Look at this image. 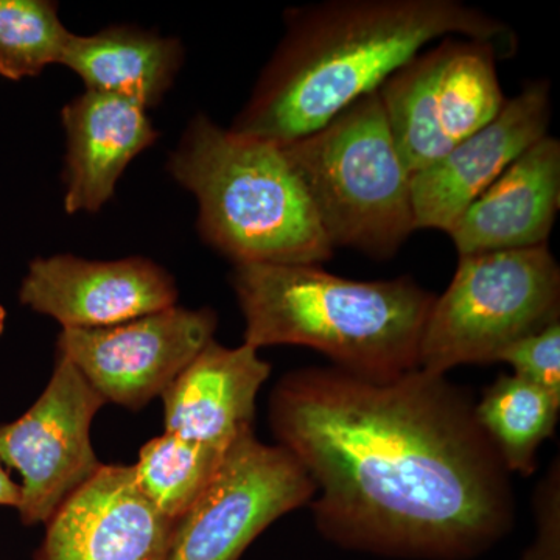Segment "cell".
I'll list each match as a JSON object with an SVG mask.
<instances>
[{
  "label": "cell",
  "mask_w": 560,
  "mask_h": 560,
  "mask_svg": "<svg viewBox=\"0 0 560 560\" xmlns=\"http://www.w3.org/2000/svg\"><path fill=\"white\" fill-rule=\"evenodd\" d=\"M68 139L65 209L95 212L116 190L121 173L158 131L142 106L116 95L86 91L62 108Z\"/></svg>",
  "instance_id": "2e32d148"
},
{
  "label": "cell",
  "mask_w": 560,
  "mask_h": 560,
  "mask_svg": "<svg viewBox=\"0 0 560 560\" xmlns=\"http://www.w3.org/2000/svg\"><path fill=\"white\" fill-rule=\"evenodd\" d=\"M176 526L140 492L132 466L103 464L47 521L35 560H168Z\"/></svg>",
  "instance_id": "7c38bea8"
},
{
  "label": "cell",
  "mask_w": 560,
  "mask_h": 560,
  "mask_svg": "<svg viewBox=\"0 0 560 560\" xmlns=\"http://www.w3.org/2000/svg\"><path fill=\"white\" fill-rule=\"evenodd\" d=\"M245 345L304 346L335 368L390 382L419 368L420 340L436 294L410 276L353 280L320 265H235Z\"/></svg>",
  "instance_id": "3957f363"
},
{
  "label": "cell",
  "mask_w": 560,
  "mask_h": 560,
  "mask_svg": "<svg viewBox=\"0 0 560 560\" xmlns=\"http://www.w3.org/2000/svg\"><path fill=\"white\" fill-rule=\"evenodd\" d=\"M217 313L173 305L102 329H62L57 353L106 404L128 410L161 397L215 335Z\"/></svg>",
  "instance_id": "30bf717a"
},
{
  "label": "cell",
  "mask_w": 560,
  "mask_h": 560,
  "mask_svg": "<svg viewBox=\"0 0 560 560\" xmlns=\"http://www.w3.org/2000/svg\"><path fill=\"white\" fill-rule=\"evenodd\" d=\"M20 301L62 329H102L173 307L178 289L143 257L95 261L61 254L32 261Z\"/></svg>",
  "instance_id": "4fadbf2b"
},
{
  "label": "cell",
  "mask_w": 560,
  "mask_h": 560,
  "mask_svg": "<svg viewBox=\"0 0 560 560\" xmlns=\"http://www.w3.org/2000/svg\"><path fill=\"white\" fill-rule=\"evenodd\" d=\"M168 171L197 197L202 238L235 265H323L334 257L282 145L198 116Z\"/></svg>",
  "instance_id": "277c9868"
},
{
  "label": "cell",
  "mask_w": 560,
  "mask_h": 560,
  "mask_svg": "<svg viewBox=\"0 0 560 560\" xmlns=\"http://www.w3.org/2000/svg\"><path fill=\"white\" fill-rule=\"evenodd\" d=\"M285 35L230 130L293 142L377 92L427 44L447 36L517 50L510 25L459 0H326L285 11Z\"/></svg>",
  "instance_id": "7a4b0ae2"
},
{
  "label": "cell",
  "mask_w": 560,
  "mask_h": 560,
  "mask_svg": "<svg viewBox=\"0 0 560 560\" xmlns=\"http://www.w3.org/2000/svg\"><path fill=\"white\" fill-rule=\"evenodd\" d=\"M5 320H7V312L5 308L0 305V335L3 334V329H5Z\"/></svg>",
  "instance_id": "cb8c5ba5"
},
{
  "label": "cell",
  "mask_w": 560,
  "mask_h": 560,
  "mask_svg": "<svg viewBox=\"0 0 560 560\" xmlns=\"http://www.w3.org/2000/svg\"><path fill=\"white\" fill-rule=\"evenodd\" d=\"M551 83L533 80L506 98L499 116L453 147L441 160L411 176L416 231L452 230L464 210L501 173L548 135Z\"/></svg>",
  "instance_id": "8fae6325"
},
{
  "label": "cell",
  "mask_w": 560,
  "mask_h": 560,
  "mask_svg": "<svg viewBox=\"0 0 560 560\" xmlns=\"http://www.w3.org/2000/svg\"><path fill=\"white\" fill-rule=\"evenodd\" d=\"M560 208V142L547 135L482 191L448 231L459 257L548 245Z\"/></svg>",
  "instance_id": "5bb4252c"
},
{
  "label": "cell",
  "mask_w": 560,
  "mask_h": 560,
  "mask_svg": "<svg viewBox=\"0 0 560 560\" xmlns=\"http://www.w3.org/2000/svg\"><path fill=\"white\" fill-rule=\"evenodd\" d=\"M537 517L536 545L525 560H559L560 530V467L559 459L552 463L547 477L537 488L534 499Z\"/></svg>",
  "instance_id": "7402d4cb"
},
{
  "label": "cell",
  "mask_w": 560,
  "mask_h": 560,
  "mask_svg": "<svg viewBox=\"0 0 560 560\" xmlns=\"http://www.w3.org/2000/svg\"><path fill=\"white\" fill-rule=\"evenodd\" d=\"M499 58L503 54L488 40L447 36L378 88L390 135L411 175L499 116L506 102Z\"/></svg>",
  "instance_id": "52a82bcc"
},
{
  "label": "cell",
  "mask_w": 560,
  "mask_h": 560,
  "mask_svg": "<svg viewBox=\"0 0 560 560\" xmlns=\"http://www.w3.org/2000/svg\"><path fill=\"white\" fill-rule=\"evenodd\" d=\"M560 400L515 375H500L475 404V418L512 474L529 477L540 445L555 433Z\"/></svg>",
  "instance_id": "ac0fdd59"
},
{
  "label": "cell",
  "mask_w": 560,
  "mask_h": 560,
  "mask_svg": "<svg viewBox=\"0 0 560 560\" xmlns=\"http://www.w3.org/2000/svg\"><path fill=\"white\" fill-rule=\"evenodd\" d=\"M270 425L315 482L316 526L342 547L469 558L514 522L510 471L445 375L381 383L302 368L272 389Z\"/></svg>",
  "instance_id": "6da1fadb"
},
{
  "label": "cell",
  "mask_w": 560,
  "mask_h": 560,
  "mask_svg": "<svg viewBox=\"0 0 560 560\" xmlns=\"http://www.w3.org/2000/svg\"><path fill=\"white\" fill-rule=\"evenodd\" d=\"M106 401L57 353L46 389L31 410L0 425V463L20 474L21 522L44 523L101 470L91 427Z\"/></svg>",
  "instance_id": "9c48e42d"
},
{
  "label": "cell",
  "mask_w": 560,
  "mask_h": 560,
  "mask_svg": "<svg viewBox=\"0 0 560 560\" xmlns=\"http://www.w3.org/2000/svg\"><path fill=\"white\" fill-rule=\"evenodd\" d=\"M331 248L385 260L416 231L411 173L377 92L312 135L282 145Z\"/></svg>",
  "instance_id": "5b68a950"
},
{
  "label": "cell",
  "mask_w": 560,
  "mask_h": 560,
  "mask_svg": "<svg viewBox=\"0 0 560 560\" xmlns=\"http://www.w3.org/2000/svg\"><path fill=\"white\" fill-rule=\"evenodd\" d=\"M560 319V268L548 245L459 257L434 300L420 340L419 368L445 375L495 363L501 350Z\"/></svg>",
  "instance_id": "8992f818"
},
{
  "label": "cell",
  "mask_w": 560,
  "mask_h": 560,
  "mask_svg": "<svg viewBox=\"0 0 560 560\" xmlns=\"http://www.w3.org/2000/svg\"><path fill=\"white\" fill-rule=\"evenodd\" d=\"M226 452L164 431L140 448L136 485L165 517L179 522L219 474Z\"/></svg>",
  "instance_id": "d6986e66"
},
{
  "label": "cell",
  "mask_w": 560,
  "mask_h": 560,
  "mask_svg": "<svg viewBox=\"0 0 560 560\" xmlns=\"http://www.w3.org/2000/svg\"><path fill=\"white\" fill-rule=\"evenodd\" d=\"M497 361L510 364L512 375L560 400V319L512 342L501 350Z\"/></svg>",
  "instance_id": "44dd1931"
},
{
  "label": "cell",
  "mask_w": 560,
  "mask_h": 560,
  "mask_svg": "<svg viewBox=\"0 0 560 560\" xmlns=\"http://www.w3.org/2000/svg\"><path fill=\"white\" fill-rule=\"evenodd\" d=\"M180 61L178 40L113 27L91 36L70 33L60 65L72 69L88 91L116 95L147 109L162 101Z\"/></svg>",
  "instance_id": "e0dca14e"
},
{
  "label": "cell",
  "mask_w": 560,
  "mask_h": 560,
  "mask_svg": "<svg viewBox=\"0 0 560 560\" xmlns=\"http://www.w3.org/2000/svg\"><path fill=\"white\" fill-rule=\"evenodd\" d=\"M69 36L55 3L0 0V75L18 81L60 65Z\"/></svg>",
  "instance_id": "ffe728a7"
},
{
  "label": "cell",
  "mask_w": 560,
  "mask_h": 560,
  "mask_svg": "<svg viewBox=\"0 0 560 560\" xmlns=\"http://www.w3.org/2000/svg\"><path fill=\"white\" fill-rule=\"evenodd\" d=\"M270 374L259 349L210 341L162 394L165 431L228 451L254 430L257 396Z\"/></svg>",
  "instance_id": "9a60e30c"
},
{
  "label": "cell",
  "mask_w": 560,
  "mask_h": 560,
  "mask_svg": "<svg viewBox=\"0 0 560 560\" xmlns=\"http://www.w3.org/2000/svg\"><path fill=\"white\" fill-rule=\"evenodd\" d=\"M315 495V482L294 456L246 431L178 522L168 560H238L268 526Z\"/></svg>",
  "instance_id": "ba28073f"
},
{
  "label": "cell",
  "mask_w": 560,
  "mask_h": 560,
  "mask_svg": "<svg viewBox=\"0 0 560 560\" xmlns=\"http://www.w3.org/2000/svg\"><path fill=\"white\" fill-rule=\"evenodd\" d=\"M21 503L20 482L11 480L9 470L0 463V506L18 510Z\"/></svg>",
  "instance_id": "603a6c76"
}]
</instances>
